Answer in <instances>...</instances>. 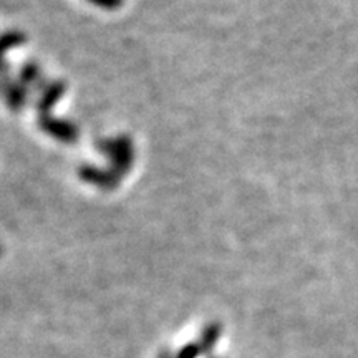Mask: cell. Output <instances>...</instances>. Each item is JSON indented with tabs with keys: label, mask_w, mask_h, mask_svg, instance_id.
<instances>
[{
	"label": "cell",
	"mask_w": 358,
	"mask_h": 358,
	"mask_svg": "<svg viewBox=\"0 0 358 358\" xmlns=\"http://www.w3.org/2000/svg\"><path fill=\"white\" fill-rule=\"evenodd\" d=\"M219 332H221V330H219L217 325H209L208 329L204 330L203 337H201V340H199V345H201V348H203V353L213 352V348H214V345H216V342L219 338Z\"/></svg>",
	"instance_id": "obj_1"
},
{
	"label": "cell",
	"mask_w": 358,
	"mask_h": 358,
	"mask_svg": "<svg viewBox=\"0 0 358 358\" xmlns=\"http://www.w3.org/2000/svg\"><path fill=\"white\" fill-rule=\"evenodd\" d=\"M201 353H203V348H201L199 342L198 343H187L186 347H182L181 350L178 352L176 358H199Z\"/></svg>",
	"instance_id": "obj_2"
},
{
	"label": "cell",
	"mask_w": 358,
	"mask_h": 358,
	"mask_svg": "<svg viewBox=\"0 0 358 358\" xmlns=\"http://www.w3.org/2000/svg\"><path fill=\"white\" fill-rule=\"evenodd\" d=\"M95 6H100L103 8H116L122 6V0H90Z\"/></svg>",
	"instance_id": "obj_3"
},
{
	"label": "cell",
	"mask_w": 358,
	"mask_h": 358,
	"mask_svg": "<svg viewBox=\"0 0 358 358\" xmlns=\"http://www.w3.org/2000/svg\"><path fill=\"white\" fill-rule=\"evenodd\" d=\"M161 358H171V357H169L168 353H163V355H161Z\"/></svg>",
	"instance_id": "obj_4"
}]
</instances>
